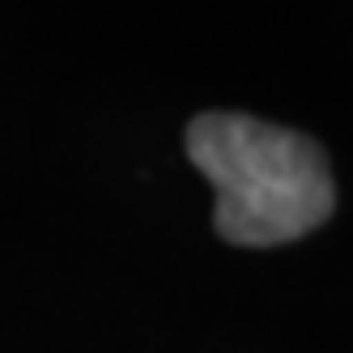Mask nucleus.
<instances>
[{"instance_id": "f257e3e1", "label": "nucleus", "mask_w": 353, "mask_h": 353, "mask_svg": "<svg viewBox=\"0 0 353 353\" xmlns=\"http://www.w3.org/2000/svg\"><path fill=\"white\" fill-rule=\"evenodd\" d=\"M188 158L217 192L213 225L234 247H281L332 217L323 149L256 115L205 111L188 123Z\"/></svg>"}]
</instances>
